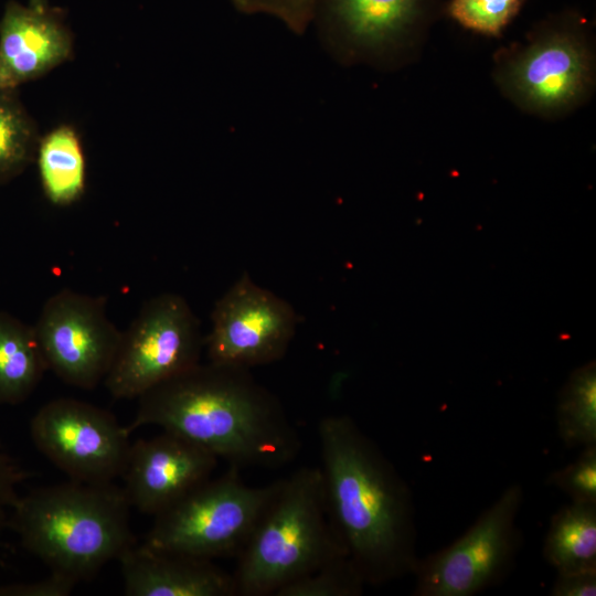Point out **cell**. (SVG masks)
Returning a JSON list of instances; mask_svg holds the SVG:
<instances>
[{"instance_id":"5bb4252c","label":"cell","mask_w":596,"mask_h":596,"mask_svg":"<svg viewBox=\"0 0 596 596\" xmlns=\"http://www.w3.org/2000/svg\"><path fill=\"white\" fill-rule=\"evenodd\" d=\"M117 561L127 596H236L233 574L212 560L134 543Z\"/></svg>"},{"instance_id":"d4e9b609","label":"cell","mask_w":596,"mask_h":596,"mask_svg":"<svg viewBox=\"0 0 596 596\" xmlns=\"http://www.w3.org/2000/svg\"><path fill=\"white\" fill-rule=\"evenodd\" d=\"M28 472L0 444V532L9 526L11 511L20 498L19 487Z\"/></svg>"},{"instance_id":"83f0119b","label":"cell","mask_w":596,"mask_h":596,"mask_svg":"<svg viewBox=\"0 0 596 596\" xmlns=\"http://www.w3.org/2000/svg\"><path fill=\"white\" fill-rule=\"evenodd\" d=\"M29 7L38 11H46V0H29Z\"/></svg>"},{"instance_id":"8992f818","label":"cell","mask_w":596,"mask_h":596,"mask_svg":"<svg viewBox=\"0 0 596 596\" xmlns=\"http://www.w3.org/2000/svg\"><path fill=\"white\" fill-rule=\"evenodd\" d=\"M204 336L189 302L174 292L148 299L121 341L104 380L116 400L138 398L201 362Z\"/></svg>"},{"instance_id":"4fadbf2b","label":"cell","mask_w":596,"mask_h":596,"mask_svg":"<svg viewBox=\"0 0 596 596\" xmlns=\"http://www.w3.org/2000/svg\"><path fill=\"white\" fill-rule=\"evenodd\" d=\"M423 0H318L321 40L340 62L384 58L403 42ZM315 18V17H313Z\"/></svg>"},{"instance_id":"cb8c5ba5","label":"cell","mask_w":596,"mask_h":596,"mask_svg":"<svg viewBox=\"0 0 596 596\" xmlns=\"http://www.w3.org/2000/svg\"><path fill=\"white\" fill-rule=\"evenodd\" d=\"M246 14H267L283 22L291 32L302 34L313 20L318 0H231Z\"/></svg>"},{"instance_id":"ba28073f","label":"cell","mask_w":596,"mask_h":596,"mask_svg":"<svg viewBox=\"0 0 596 596\" xmlns=\"http://www.w3.org/2000/svg\"><path fill=\"white\" fill-rule=\"evenodd\" d=\"M30 436L71 480L87 483L120 477L131 446L130 433L110 412L71 397L41 406L30 422Z\"/></svg>"},{"instance_id":"e0dca14e","label":"cell","mask_w":596,"mask_h":596,"mask_svg":"<svg viewBox=\"0 0 596 596\" xmlns=\"http://www.w3.org/2000/svg\"><path fill=\"white\" fill-rule=\"evenodd\" d=\"M543 556L561 574L596 572V503L572 501L555 512Z\"/></svg>"},{"instance_id":"52a82bcc","label":"cell","mask_w":596,"mask_h":596,"mask_svg":"<svg viewBox=\"0 0 596 596\" xmlns=\"http://www.w3.org/2000/svg\"><path fill=\"white\" fill-rule=\"evenodd\" d=\"M520 485L509 486L456 541L424 558L412 575L415 596H471L500 581L521 546Z\"/></svg>"},{"instance_id":"7c38bea8","label":"cell","mask_w":596,"mask_h":596,"mask_svg":"<svg viewBox=\"0 0 596 596\" xmlns=\"http://www.w3.org/2000/svg\"><path fill=\"white\" fill-rule=\"evenodd\" d=\"M219 459L174 433L131 443L121 473L131 508L156 517L211 478Z\"/></svg>"},{"instance_id":"4316f807","label":"cell","mask_w":596,"mask_h":596,"mask_svg":"<svg viewBox=\"0 0 596 596\" xmlns=\"http://www.w3.org/2000/svg\"><path fill=\"white\" fill-rule=\"evenodd\" d=\"M552 596H595L596 572L557 573Z\"/></svg>"},{"instance_id":"2e32d148","label":"cell","mask_w":596,"mask_h":596,"mask_svg":"<svg viewBox=\"0 0 596 596\" xmlns=\"http://www.w3.org/2000/svg\"><path fill=\"white\" fill-rule=\"evenodd\" d=\"M45 371L33 324L0 310V405L28 400Z\"/></svg>"},{"instance_id":"9a60e30c","label":"cell","mask_w":596,"mask_h":596,"mask_svg":"<svg viewBox=\"0 0 596 596\" xmlns=\"http://www.w3.org/2000/svg\"><path fill=\"white\" fill-rule=\"evenodd\" d=\"M71 39L57 18L15 1L0 21V89L14 91L41 76L70 54Z\"/></svg>"},{"instance_id":"44dd1931","label":"cell","mask_w":596,"mask_h":596,"mask_svg":"<svg viewBox=\"0 0 596 596\" xmlns=\"http://www.w3.org/2000/svg\"><path fill=\"white\" fill-rule=\"evenodd\" d=\"M365 583L348 556L285 585L275 596H359Z\"/></svg>"},{"instance_id":"8fae6325","label":"cell","mask_w":596,"mask_h":596,"mask_svg":"<svg viewBox=\"0 0 596 596\" xmlns=\"http://www.w3.org/2000/svg\"><path fill=\"white\" fill-rule=\"evenodd\" d=\"M497 77L503 92L521 108L555 115L574 108L589 93L593 57L578 36L553 31L505 57Z\"/></svg>"},{"instance_id":"603a6c76","label":"cell","mask_w":596,"mask_h":596,"mask_svg":"<svg viewBox=\"0 0 596 596\" xmlns=\"http://www.w3.org/2000/svg\"><path fill=\"white\" fill-rule=\"evenodd\" d=\"M573 502L596 503V445L583 447L575 461L554 470L546 479Z\"/></svg>"},{"instance_id":"3957f363","label":"cell","mask_w":596,"mask_h":596,"mask_svg":"<svg viewBox=\"0 0 596 596\" xmlns=\"http://www.w3.org/2000/svg\"><path fill=\"white\" fill-rule=\"evenodd\" d=\"M123 487L68 480L20 496L9 526L51 573L92 578L136 543Z\"/></svg>"},{"instance_id":"277c9868","label":"cell","mask_w":596,"mask_h":596,"mask_svg":"<svg viewBox=\"0 0 596 596\" xmlns=\"http://www.w3.org/2000/svg\"><path fill=\"white\" fill-rule=\"evenodd\" d=\"M236 556V596H275L285 585L348 556L329 518L320 467H301L279 480Z\"/></svg>"},{"instance_id":"484cf974","label":"cell","mask_w":596,"mask_h":596,"mask_svg":"<svg viewBox=\"0 0 596 596\" xmlns=\"http://www.w3.org/2000/svg\"><path fill=\"white\" fill-rule=\"evenodd\" d=\"M77 583L60 574L51 573L39 581L0 584V596H67Z\"/></svg>"},{"instance_id":"9c48e42d","label":"cell","mask_w":596,"mask_h":596,"mask_svg":"<svg viewBox=\"0 0 596 596\" xmlns=\"http://www.w3.org/2000/svg\"><path fill=\"white\" fill-rule=\"evenodd\" d=\"M33 328L47 370L81 390L104 383L123 336L107 315L106 297L68 288L45 300Z\"/></svg>"},{"instance_id":"6da1fadb","label":"cell","mask_w":596,"mask_h":596,"mask_svg":"<svg viewBox=\"0 0 596 596\" xmlns=\"http://www.w3.org/2000/svg\"><path fill=\"white\" fill-rule=\"evenodd\" d=\"M318 437L329 518L365 585L412 574L417 530L407 482L349 415L322 417Z\"/></svg>"},{"instance_id":"5b68a950","label":"cell","mask_w":596,"mask_h":596,"mask_svg":"<svg viewBox=\"0 0 596 596\" xmlns=\"http://www.w3.org/2000/svg\"><path fill=\"white\" fill-rule=\"evenodd\" d=\"M278 483L246 485L240 469L230 467L156 515L143 543L212 561L237 555Z\"/></svg>"},{"instance_id":"7402d4cb","label":"cell","mask_w":596,"mask_h":596,"mask_svg":"<svg viewBox=\"0 0 596 596\" xmlns=\"http://www.w3.org/2000/svg\"><path fill=\"white\" fill-rule=\"evenodd\" d=\"M523 0H451L449 14L471 31L496 36L510 23Z\"/></svg>"},{"instance_id":"ffe728a7","label":"cell","mask_w":596,"mask_h":596,"mask_svg":"<svg viewBox=\"0 0 596 596\" xmlns=\"http://www.w3.org/2000/svg\"><path fill=\"white\" fill-rule=\"evenodd\" d=\"M33 128L13 95L0 89V181L20 172L31 157Z\"/></svg>"},{"instance_id":"ac0fdd59","label":"cell","mask_w":596,"mask_h":596,"mask_svg":"<svg viewBox=\"0 0 596 596\" xmlns=\"http://www.w3.org/2000/svg\"><path fill=\"white\" fill-rule=\"evenodd\" d=\"M38 164L44 193L53 204L67 205L82 195L85 161L70 127L57 128L42 140Z\"/></svg>"},{"instance_id":"7a4b0ae2","label":"cell","mask_w":596,"mask_h":596,"mask_svg":"<svg viewBox=\"0 0 596 596\" xmlns=\"http://www.w3.org/2000/svg\"><path fill=\"white\" fill-rule=\"evenodd\" d=\"M158 426L211 451L237 469H274L291 462L301 440L279 400L249 369L207 362L138 397L126 426Z\"/></svg>"},{"instance_id":"30bf717a","label":"cell","mask_w":596,"mask_h":596,"mask_svg":"<svg viewBox=\"0 0 596 596\" xmlns=\"http://www.w3.org/2000/svg\"><path fill=\"white\" fill-rule=\"evenodd\" d=\"M204 337L209 362L251 369L280 360L298 324L292 306L245 272L217 299Z\"/></svg>"},{"instance_id":"d6986e66","label":"cell","mask_w":596,"mask_h":596,"mask_svg":"<svg viewBox=\"0 0 596 596\" xmlns=\"http://www.w3.org/2000/svg\"><path fill=\"white\" fill-rule=\"evenodd\" d=\"M557 433L568 447L596 445V365L574 370L556 404Z\"/></svg>"}]
</instances>
